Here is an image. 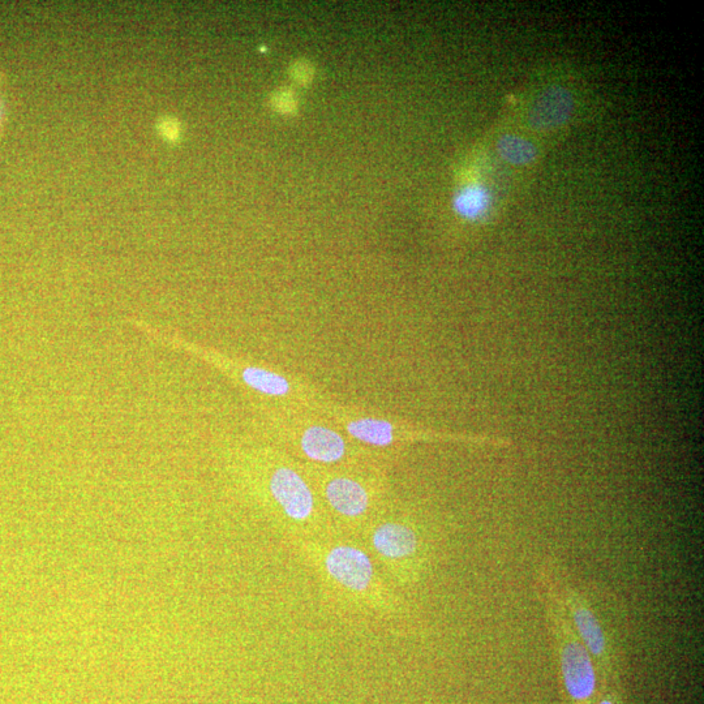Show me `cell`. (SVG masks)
Here are the masks:
<instances>
[{
	"instance_id": "obj_1",
	"label": "cell",
	"mask_w": 704,
	"mask_h": 704,
	"mask_svg": "<svg viewBox=\"0 0 704 704\" xmlns=\"http://www.w3.org/2000/svg\"><path fill=\"white\" fill-rule=\"evenodd\" d=\"M536 591L543 604L545 621L557 656L562 682L570 699L586 703L598 689V672L581 639L569 620L558 588L552 562H544L536 577Z\"/></svg>"
},
{
	"instance_id": "obj_2",
	"label": "cell",
	"mask_w": 704,
	"mask_h": 704,
	"mask_svg": "<svg viewBox=\"0 0 704 704\" xmlns=\"http://www.w3.org/2000/svg\"><path fill=\"white\" fill-rule=\"evenodd\" d=\"M555 573L558 594L561 596L569 620L572 621L575 633L583 645L590 652L596 667L608 669L615 663L617 654V641L615 631L607 624L598 605L594 603L585 588L573 579L564 570L552 562Z\"/></svg>"
},
{
	"instance_id": "obj_3",
	"label": "cell",
	"mask_w": 704,
	"mask_h": 704,
	"mask_svg": "<svg viewBox=\"0 0 704 704\" xmlns=\"http://www.w3.org/2000/svg\"><path fill=\"white\" fill-rule=\"evenodd\" d=\"M574 106L573 94L560 85H553L532 103L528 122L538 131L556 130L572 117Z\"/></svg>"
},
{
	"instance_id": "obj_4",
	"label": "cell",
	"mask_w": 704,
	"mask_h": 704,
	"mask_svg": "<svg viewBox=\"0 0 704 704\" xmlns=\"http://www.w3.org/2000/svg\"><path fill=\"white\" fill-rule=\"evenodd\" d=\"M270 489L274 499L281 504L283 510L295 521H304L313 510V496L311 489L302 479L291 469H278L272 476Z\"/></svg>"
},
{
	"instance_id": "obj_5",
	"label": "cell",
	"mask_w": 704,
	"mask_h": 704,
	"mask_svg": "<svg viewBox=\"0 0 704 704\" xmlns=\"http://www.w3.org/2000/svg\"><path fill=\"white\" fill-rule=\"evenodd\" d=\"M326 569L343 586L355 591L366 590L373 570L366 553L352 547H337L326 558Z\"/></svg>"
},
{
	"instance_id": "obj_6",
	"label": "cell",
	"mask_w": 704,
	"mask_h": 704,
	"mask_svg": "<svg viewBox=\"0 0 704 704\" xmlns=\"http://www.w3.org/2000/svg\"><path fill=\"white\" fill-rule=\"evenodd\" d=\"M302 448L308 458L324 463L337 462L346 453L345 440L337 432L317 426L304 432Z\"/></svg>"
},
{
	"instance_id": "obj_7",
	"label": "cell",
	"mask_w": 704,
	"mask_h": 704,
	"mask_svg": "<svg viewBox=\"0 0 704 704\" xmlns=\"http://www.w3.org/2000/svg\"><path fill=\"white\" fill-rule=\"evenodd\" d=\"M373 545L382 556L403 558L418 549V536L407 526L386 523L377 528L373 535Z\"/></svg>"
},
{
	"instance_id": "obj_8",
	"label": "cell",
	"mask_w": 704,
	"mask_h": 704,
	"mask_svg": "<svg viewBox=\"0 0 704 704\" xmlns=\"http://www.w3.org/2000/svg\"><path fill=\"white\" fill-rule=\"evenodd\" d=\"M326 497L337 512L347 517H358L368 508L366 489L355 480L338 478L326 487Z\"/></svg>"
},
{
	"instance_id": "obj_9",
	"label": "cell",
	"mask_w": 704,
	"mask_h": 704,
	"mask_svg": "<svg viewBox=\"0 0 704 704\" xmlns=\"http://www.w3.org/2000/svg\"><path fill=\"white\" fill-rule=\"evenodd\" d=\"M453 206L459 217L479 221L491 208V195L482 184H469L454 196Z\"/></svg>"
},
{
	"instance_id": "obj_10",
	"label": "cell",
	"mask_w": 704,
	"mask_h": 704,
	"mask_svg": "<svg viewBox=\"0 0 704 704\" xmlns=\"http://www.w3.org/2000/svg\"><path fill=\"white\" fill-rule=\"evenodd\" d=\"M352 437L375 446H389L394 441V428L389 422L379 419H359L347 424Z\"/></svg>"
},
{
	"instance_id": "obj_11",
	"label": "cell",
	"mask_w": 704,
	"mask_h": 704,
	"mask_svg": "<svg viewBox=\"0 0 704 704\" xmlns=\"http://www.w3.org/2000/svg\"><path fill=\"white\" fill-rule=\"evenodd\" d=\"M242 377L250 388L266 396L279 397L290 393L289 381L268 369L248 367L243 369Z\"/></svg>"
},
{
	"instance_id": "obj_12",
	"label": "cell",
	"mask_w": 704,
	"mask_h": 704,
	"mask_svg": "<svg viewBox=\"0 0 704 704\" xmlns=\"http://www.w3.org/2000/svg\"><path fill=\"white\" fill-rule=\"evenodd\" d=\"M497 150L506 162L515 166H526L538 158V148L525 137L504 135L497 143Z\"/></svg>"
},
{
	"instance_id": "obj_13",
	"label": "cell",
	"mask_w": 704,
	"mask_h": 704,
	"mask_svg": "<svg viewBox=\"0 0 704 704\" xmlns=\"http://www.w3.org/2000/svg\"><path fill=\"white\" fill-rule=\"evenodd\" d=\"M274 109L282 114H291L296 110V101L294 94L289 90H278L273 96Z\"/></svg>"
},
{
	"instance_id": "obj_14",
	"label": "cell",
	"mask_w": 704,
	"mask_h": 704,
	"mask_svg": "<svg viewBox=\"0 0 704 704\" xmlns=\"http://www.w3.org/2000/svg\"><path fill=\"white\" fill-rule=\"evenodd\" d=\"M296 83L308 85L313 79V68L307 62H296L291 70Z\"/></svg>"
},
{
	"instance_id": "obj_15",
	"label": "cell",
	"mask_w": 704,
	"mask_h": 704,
	"mask_svg": "<svg viewBox=\"0 0 704 704\" xmlns=\"http://www.w3.org/2000/svg\"><path fill=\"white\" fill-rule=\"evenodd\" d=\"M598 704H616L615 701H613L612 698L609 697H603L600 699V702Z\"/></svg>"
}]
</instances>
